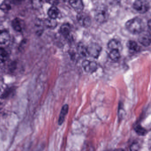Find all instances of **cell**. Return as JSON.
<instances>
[{
    "instance_id": "1",
    "label": "cell",
    "mask_w": 151,
    "mask_h": 151,
    "mask_svg": "<svg viewBox=\"0 0 151 151\" xmlns=\"http://www.w3.org/2000/svg\"><path fill=\"white\" fill-rule=\"evenodd\" d=\"M126 29L131 33L139 34L144 31L145 28V23L141 18L134 17L128 20L125 23Z\"/></svg>"
},
{
    "instance_id": "2",
    "label": "cell",
    "mask_w": 151,
    "mask_h": 151,
    "mask_svg": "<svg viewBox=\"0 0 151 151\" xmlns=\"http://www.w3.org/2000/svg\"><path fill=\"white\" fill-rule=\"evenodd\" d=\"M94 18L97 22L101 24L106 22L109 18V13L106 8L103 6L98 7L95 10Z\"/></svg>"
},
{
    "instance_id": "3",
    "label": "cell",
    "mask_w": 151,
    "mask_h": 151,
    "mask_svg": "<svg viewBox=\"0 0 151 151\" xmlns=\"http://www.w3.org/2000/svg\"><path fill=\"white\" fill-rule=\"evenodd\" d=\"M133 7L138 13L145 14L149 10L150 6L147 1L137 0L133 3Z\"/></svg>"
},
{
    "instance_id": "4",
    "label": "cell",
    "mask_w": 151,
    "mask_h": 151,
    "mask_svg": "<svg viewBox=\"0 0 151 151\" xmlns=\"http://www.w3.org/2000/svg\"><path fill=\"white\" fill-rule=\"evenodd\" d=\"M101 47L96 43H91L87 47L88 55L94 58H98L101 51Z\"/></svg>"
},
{
    "instance_id": "5",
    "label": "cell",
    "mask_w": 151,
    "mask_h": 151,
    "mask_svg": "<svg viewBox=\"0 0 151 151\" xmlns=\"http://www.w3.org/2000/svg\"><path fill=\"white\" fill-rule=\"evenodd\" d=\"M77 19L79 24L83 27H89L90 26L91 22V17L87 14L82 12L78 13L77 16Z\"/></svg>"
},
{
    "instance_id": "6",
    "label": "cell",
    "mask_w": 151,
    "mask_h": 151,
    "mask_svg": "<svg viewBox=\"0 0 151 151\" xmlns=\"http://www.w3.org/2000/svg\"><path fill=\"white\" fill-rule=\"evenodd\" d=\"M82 66L86 72L87 73H93L98 69V64L96 62L88 60L83 61L82 63Z\"/></svg>"
},
{
    "instance_id": "7",
    "label": "cell",
    "mask_w": 151,
    "mask_h": 151,
    "mask_svg": "<svg viewBox=\"0 0 151 151\" xmlns=\"http://www.w3.org/2000/svg\"><path fill=\"white\" fill-rule=\"evenodd\" d=\"M139 42L145 47L149 46L151 44V34L150 32L143 31L139 34L138 37Z\"/></svg>"
},
{
    "instance_id": "8",
    "label": "cell",
    "mask_w": 151,
    "mask_h": 151,
    "mask_svg": "<svg viewBox=\"0 0 151 151\" xmlns=\"http://www.w3.org/2000/svg\"><path fill=\"white\" fill-rule=\"evenodd\" d=\"M69 3L70 6L78 13H81L84 9V4L81 0H71Z\"/></svg>"
},
{
    "instance_id": "9",
    "label": "cell",
    "mask_w": 151,
    "mask_h": 151,
    "mask_svg": "<svg viewBox=\"0 0 151 151\" xmlns=\"http://www.w3.org/2000/svg\"><path fill=\"white\" fill-rule=\"evenodd\" d=\"M108 47L110 50H117L120 51L122 49L121 42L116 39L109 40L108 43Z\"/></svg>"
},
{
    "instance_id": "10",
    "label": "cell",
    "mask_w": 151,
    "mask_h": 151,
    "mask_svg": "<svg viewBox=\"0 0 151 151\" xmlns=\"http://www.w3.org/2000/svg\"><path fill=\"white\" fill-rule=\"evenodd\" d=\"M69 106L67 104H65L63 106L61 110L60 113V116H59V121H58V123L59 125H61L64 120H65L66 116L68 114V112Z\"/></svg>"
},
{
    "instance_id": "11",
    "label": "cell",
    "mask_w": 151,
    "mask_h": 151,
    "mask_svg": "<svg viewBox=\"0 0 151 151\" xmlns=\"http://www.w3.org/2000/svg\"><path fill=\"white\" fill-rule=\"evenodd\" d=\"M60 32L63 36L65 37H68L71 32V27L70 24L68 23L63 24L61 26L60 29Z\"/></svg>"
},
{
    "instance_id": "12",
    "label": "cell",
    "mask_w": 151,
    "mask_h": 151,
    "mask_svg": "<svg viewBox=\"0 0 151 151\" xmlns=\"http://www.w3.org/2000/svg\"><path fill=\"white\" fill-rule=\"evenodd\" d=\"M77 51L78 55L81 57H86L88 55L87 51V47L85 46L82 43H78L77 47Z\"/></svg>"
},
{
    "instance_id": "13",
    "label": "cell",
    "mask_w": 151,
    "mask_h": 151,
    "mask_svg": "<svg viewBox=\"0 0 151 151\" xmlns=\"http://www.w3.org/2000/svg\"><path fill=\"white\" fill-rule=\"evenodd\" d=\"M59 14L60 10L55 6H53L50 8L48 11V15L50 18L54 20L59 17Z\"/></svg>"
},
{
    "instance_id": "14",
    "label": "cell",
    "mask_w": 151,
    "mask_h": 151,
    "mask_svg": "<svg viewBox=\"0 0 151 151\" xmlns=\"http://www.w3.org/2000/svg\"><path fill=\"white\" fill-rule=\"evenodd\" d=\"M10 39V35L7 31L0 30V44H4Z\"/></svg>"
},
{
    "instance_id": "15",
    "label": "cell",
    "mask_w": 151,
    "mask_h": 151,
    "mask_svg": "<svg viewBox=\"0 0 151 151\" xmlns=\"http://www.w3.org/2000/svg\"><path fill=\"white\" fill-rule=\"evenodd\" d=\"M127 47L129 50L133 52H137L139 50V47L138 45L137 44L132 40H130L128 41L127 44Z\"/></svg>"
},
{
    "instance_id": "16",
    "label": "cell",
    "mask_w": 151,
    "mask_h": 151,
    "mask_svg": "<svg viewBox=\"0 0 151 151\" xmlns=\"http://www.w3.org/2000/svg\"><path fill=\"white\" fill-rule=\"evenodd\" d=\"M109 57L112 60H118L121 57L120 51L117 50H111L109 52Z\"/></svg>"
},
{
    "instance_id": "17",
    "label": "cell",
    "mask_w": 151,
    "mask_h": 151,
    "mask_svg": "<svg viewBox=\"0 0 151 151\" xmlns=\"http://www.w3.org/2000/svg\"><path fill=\"white\" fill-rule=\"evenodd\" d=\"M8 52L4 48L0 47V63L5 62L8 59Z\"/></svg>"
},
{
    "instance_id": "18",
    "label": "cell",
    "mask_w": 151,
    "mask_h": 151,
    "mask_svg": "<svg viewBox=\"0 0 151 151\" xmlns=\"http://www.w3.org/2000/svg\"><path fill=\"white\" fill-rule=\"evenodd\" d=\"M12 26L14 29L17 32H21L22 30V24L21 21L18 18H15L12 23Z\"/></svg>"
},
{
    "instance_id": "19",
    "label": "cell",
    "mask_w": 151,
    "mask_h": 151,
    "mask_svg": "<svg viewBox=\"0 0 151 151\" xmlns=\"http://www.w3.org/2000/svg\"><path fill=\"white\" fill-rule=\"evenodd\" d=\"M134 130L137 134H138L139 136H145L147 133V131L146 129L139 124H137L134 127Z\"/></svg>"
},
{
    "instance_id": "20",
    "label": "cell",
    "mask_w": 151,
    "mask_h": 151,
    "mask_svg": "<svg viewBox=\"0 0 151 151\" xmlns=\"http://www.w3.org/2000/svg\"><path fill=\"white\" fill-rule=\"evenodd\" d=\"M47 25L49 28H54L56 27L57 25V22L54 19H52L50 18L49 20H47Z\"/></svg>"
},
{
    "instance_id": "21",
    "label": "cell",
    "mask_w": 151,
    "mask_h": 151,
    "mask_svg": "<svg viewBox=\"0 0 151 151\" xmlns=\"http://www.w3.org/2000/svg\"><path fill=\"white\" fill-rule=\"evenodd\" d=\"M139 146L137 143H134L130 147L131 151H138Z\"/></svg>"
},
{
    "instance_id": "22",
    "label": "cell",
    "mask_w": 151,
    "mask_h": 151,
    "mask_svg": "<svg viewBox=\"0 0 151 151\" xmlns=\"http://www.w3.org/2000/svg\"><path fill=\"white\" fill-rule=\"evenodd\" d=\"M1 9L3 10H9L10 9V6L8 4H3L1 6Z\"/></svg>"
},
{
    "instance_id": "23",
    "label": "cell",
    "mask_w": 151,
    "mask_h": 151,
    "mask_svg": "<svg viewBox=\"0 0 151 151\" xmlns=\"http://www.w3.org/2000/svg\"><path fill=\"white\" fill-rule=\"evenodd\" d=\"M124 151V149H122V148H118V149H114V150H109V151Z\"/></svg>"
},
{
    "instance_id": "24",
    "label": "cell",
    "mask_w": 151,
    "mask_h": 151,
    "mask_svg": "<svg viewBox=\"0 0 151 151\" xmlns=\"http://www.w3.org/2000/svg\"><path fill=\"white\" fill-rule=\"evenodd\" d=\"M147 25H148V27H149V29H150V28H151V21H150V20H149L148 21V23H147Z\"/></svg>"
},
{
    "instance_id": "25",
    "label": "cell",
    "mask_w": 151,
    "mask_h": 151,
    "mask_svg": "<svg viewBox=\"0 0 151 151\" xmlns=\"http://www.w3.org/2000/svg\"><path fill=\"white\" fill-rule=\"evenodd\" d=\"M1 90H0V93H1Z\"/></svg>"
}]
</instances>
